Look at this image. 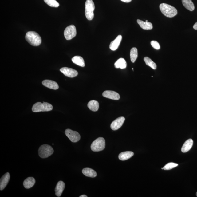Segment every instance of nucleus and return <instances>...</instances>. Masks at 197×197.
Returning <instances> with one entry per match:
<instances>
[{"label": "nucleus", "instance_id": "1", "mask_svg": "<svg viewBox=\"0 0 197 197\" xmlns=\"http://www.w3.org/2000/svg\"><path fill=\"white\" fill-rule=\"evenodd\" d=\"M25 39L29 44L33 46H38L41 43V38L37 33L33 31L27 32Z\"/></svg>", "mask_w": 197, "mask_h": 197}, {"label": "nucleus", "instance_id": "2", "mask_svg": "<svg viewBox=\"0 0 197 197\" xmlns=\"http://www.w3.org/2000/svg\"><path fill=\"white\" fill-rule=\"evenodd\" d=\"M160 9L161 13L167 17L172 18L177 14V11L175 7L166 3L161 4Z\"/></svg>", "mask_w": 197, "mask_h": 197}, {"label": "nucleus", "instance_id": "3", "mask_svg": "<svg viewBox=\"0 0 197 197\" xmlns=\"http://www.w3.org/2000/svg\"><path fill=\"white\" fill-rule=\"evenodd\" d=\"M53 107L47 102H37L33 105L32 108L33 112H49L52 110Z\"/></svg>", "mask_w": 197, "mask_h": 197}, {"label": "nucleus", "instance_id": "4", "mask_svg": "<svg viewBox=\"0 0 197 197\" xmlns=\"http://www.w3.org/2000/svg\"><path fill=\"white\" fill-rule=\"evenodd\" d=\"M95 6L93 0H87L85 3V15L88 20H92L94 16Z\"/></svg>", "mask_w": 197, "mask_h": 197}, {"label": "nucleus", "instance_id": "5", "mask_svg": "<svg viewBox=\"0 0 197 197\" xmlns=\"http://www.w3.org/2000/svg\"><path fill=\"white\" fill-rule=\"evenodd\" d=\"M53 152L54 150L51 146L46 144L41 146L38 150L39 156L43 159L49 157Z\"/></svg>", "mask_w": 197, "mask_h": 197}, {"label": "nucleus", "instance_id": "6", "mask_svg": "<svg viewBox=\"0 0 197 197\" xmlns=\"http://www.w3.org/2000/svg\"><path fill=\"white\" fill-rule=\"evenodd\" d=\"M105 140L104 138L99 137L93 141L91 144V149L93 152L103 151L105 148Z\"/></svg>", "mask_w": 197, "mask_h": 197}, {"label": "nucleus", "instance_id": "7", "mask_svg": "<svg viewBox=\"0 0 197 197\" xmlns=\"http://www.w3.org/2000/svg\"><path fill=\"white\" fill-rule=\"evenodd\" d=\"M77 33L76 27L73 25L67 27L64 32V37L67 40H71L75 37Z\"/></svg>", "mask_w": 197, "mask_h": 197}, {"label": "nucleus", "instance_id": "8", "mask_svg": "<svg viewBox=\"0 0 197 197\" xmlns=\"http://www.w3.org/2000/svg\"><path fill=\"white\" fill-rule=\"evenodd\" d=\"M65 134L66 136L72 142H77L81 139V136L80 134L77 132L75 131L67 129L65 131Z\"/></svg>", "mask_w": 197, "mask_h": 197}, {"label": "nucleus", "instance_id": "9", "mask_svg": "<svg viewBox=\"0 0 197 197\" xmlns=\"http://www.w3.org/2000/svg\"><path fill=\"white\" fill-rule=\"evenodd\" d=\"M60 71L66 77L71 78L77 77L78 74L76 70L68 67L62 68L60 69Z\"/></svg>", "mask_w": 197, "mask_h": 197}, {"label": "nucleus", "instance_id": "10", "mask_svg": "<svg viewBox=\"0 0 197 197\" xmlns=\"http://www.w3.org/2000/svg\"><path fill=\"white\" fill-rule=\"evenodd\" d=\"M125 119L124 117H120L115 120L111 124V128L113 130H116L120 128L124 124Z\"/></svg>", "mask_w": 197, "mask_h": 197}, {"label": "nucleus", "instance_id": "11", "mask_svg": "<svg viewBox=\"0 0 197 197\" xmlns=\"http://www.w3.org/2000/svg\"><path fill=\"white\" fill-rule=\"evenodd\" d=\"M103 96L106 98L114 100H118L120 98V95L116 92L107 90L103 93Z\"/></svg>", "mask_w": 197, "mask_h": 197}, {"label": "nucleus", "instance_id": "12", "mask_svg": "<svg viewBox=\"0 0 197 197\" xmlns=\"http://www.w3.org/2000/svg\"><path fill=\"white\" fill-rule=\"evenodd\" d=\"M10 176V173L7 172L2 177L0 180V190H3L6 187L8 183Z\"/></svg>", "mask_w": 197, "mask_h": 197}, {"label": "nucleus", "instance_id": "13", "mask_svg": "<svg viewBox=\"0 0 197 197\" xmlns=\"http://www.w3.org/2000/svg\"><path fill=\"white\" fill-rule=\"evenodd\" d=\"M42 85L48 88L56 90L59 88V86L55 81L49 80H44L42 82Z\"/></svg>", "mask_w": 197, "mask_h": 197}, {"label": "nucleus", "instance_id": "14", "mask_svg": "<svg viewBox=\"0 0 197 197\" xmlns=\"http://www.w3.org/2000/svg\"><path fill=\"white\" fill-rule=\"evenodd\" d=\"M65 188V184L63 181H58L55 188V194L56 196L60 197Z\"/></svg>", "mask_w": 197, "mask_h": 197}, {"label": "nucleus", "instance_id": "15", "mask_svg": "<svg viewBox=\"0 0 197 197\" xmlns=\"http://www.w3.org/2000/svg\"><path fill=\"white\" fill-rule=\"evenodd\" d=\"M122 39L121 35H119L115 40L111 42L110 48L111 50L115 51L117 49Z\"/></svg>", "mask_w": 197, "mask_h": 197}, {"label": "nucleus", "instance_id": "16", "mask_svg": "<svg viewBox=\"0 0 197 197\" xmlns=\"http://www.w3.org/2000/svg\"><path fill=\"white\" fill-rule=\"evenodd\" d=\"M36 183V180L33 177H29L24 180L23 186L26 189H29L33 186Z\"/></svg>", "mask_w": 197, "mask_h": 197}, {"label": "nucleus", "instance_id": "17", "mask_svg": "<svg viewBox=\"0 0 197 197\" xmlns=\"http://www.w3.org/2000/svg\"><path fill=\"white\" fill-rule=\"evenodd\" d=\"M193 145V141L192 139H189L185 142L181 148V151L183 153H186L191 149Z\"/></svg>", "mask_w": 197, "mask_h": 197}, {"label": "nucleus", "instance_id": "18", "mask_svg": "<svg viewBox=\"0 0 197 197\" xmlns=\"http://www.w3.org/2000/svg\"><path fill=\"white\" fill-rule=\"evenodd\" d=\"M134 153L132 151H126L122 152L119 155V159L122 161H125L130 159L133 156Z\"/></svg>", "mask_w": 197, "mask_h": 197}, {"label": "nucleus", "instance_id": "19", "mask_svg": "<svg viewBox=\"0 0 197 197\" xmlns=\"http://www.w3.org/2000/svg\"><path fill=\"white\" fill-rule=\"evenodd\" d=\"M137 22L140 27L142 29L146 30H151L153 29V25L152 23L149 22H144V21L138 19Z\"/></svg>", "mask_w": 197, "mask_h": 197}, {"label": "nucleus", "instance_id": "20", "mask_svg": "<svg viewBox=\"0 0 197 197\" xmlns=\"http://www.w3.org/2000/svg\"><path fill=\"white\" fill-rule=\"evenodd\" d=\"M72 61L74 64L80 66L81 67H85V65L84 60L81 56H74L72 59Z\"/></svg>", "mask_w": 197, "mask_h": 197}, {"label": "nucleus", "instance_id": "21", "mask_svg": "<svg viewBox=\"0 0 197 197\" xmlns=\"http://www.w3.org/2000/svg\"><path fill=\"white\" fill-rule=\"evenodd\" d=\"M82 173L86 176L94 178L97 176V173L93 169L89 168H85L82 170Z\"/></svg>", "mask_w": 197, "mask_h": 197}, {"label": "nucleus", "instance_id": "22", "mask_svg": "<svg viewBox=\"0 0 197 197\" xmlns=\"http://www.w3.org/2000/svg\"><path fill=\"white\" fill-rule=\"evenodd\" d=\"M87 106L93 112H97L99 108V103L97 101L91 100L89 101Z\"/></svg>", "mask_w": 197, "mask_h": 197}, {"label": "nucleus", "instance_id": "23", "mask_svg": "<svg viewBox=\"0 0 197 197\" xmlns=\"http://www.w3.org/2000/svg\"><path fill=\"white\" fill-rule=\"evenodd\" d=\"M115 67L116 68H120L124 69L127 67V63L124 58H120L117 60L114 64Z\"/></svg>", "mask_w": 197, "mask_h": 197}, {"label": "nucleus", "instance_id": "24", "mask_svg": "<svg viewBox=\"0 0 197 197\" xmlns=\"http://www.w3.org/2000/svg\"><path fill=\"white\" fill-rule=\"evenodd\" d=\"M183 5L187 9L193 11L195 9V6L192 0H182Z\"/></svg>", "mask_w": 197, "mask_h": 197}, {"label": "nucleus", "instance_id": "25", "mask_svg": "<svg viewBox=\"0 0 197 197\" xmlns=\"http://www.w3.org/2000/svg\"><path fill=\"white\" fill-rule=\"evenodd\" d=\"M130 59L132 63L135 62L138 57V50L136 48H132L130 52Z\"/></svg>", "mask_w": 197, "mask_h": 197}, {"label": "nucleus", "instance_id": "26", "mask_svg": "<svg viewBox=\"0 0 197 197\" xmlns=\"http://www.w3.org/2000/svg\"><path fill=\"white\" fill-rule=\"evenodd\" d=\"M144 61L145 62V63L147 65L149 66V67H151L152 69L155 70L156 69L157 65L154 62L151 58L146 57L144 58Z\"/></svg>", "mask_w": 197, "mask_h": 197}, {"label": "nucleus", "instance_id": "27", "mask_svg": "<svg viewBox=\"0 0 197 197\" xmlns=\"http://www.w3.org/2000/svg\"><path fill=\"white\" fill-rule=\"evenodd\" d=\"M45 2L50 7H58L60 4L56 0H44Z\"/></svg>", "mask_w": 197, "mask_h": 197}, {"label": "nucleus", "instance_id": "28", "mask_svg": "<svg viewBox=\"0 0 197 197\" xmlns=\"http://www.w3.org/2000/svg\"><path fill=\"white\" fill-rule=\"evenodd\" d=\"M178 166V164L176 163H169L167 164L163 167V169L165 170H171L176 167Z\"/></svg>", "mask_w": 197, "mask_h": 197}, {"label": "nucleus", "instance_id": "29", "mask_svg": "<svg viewBox=\"0 0 197 197\" xmlns=\"http://www.w3.org/2000/svg\"><path fill=\"white\" fill-rule=\"evenodd\" d=\"M151 44V45L156 50H159L160 48V46L159 42L156 41H152Z\"/></svg>", "mask_w": 197, "mask_h": 197}, {"label": "nucleus", "instance_id": "30", "mask_svg": "<svg viewBox=\"0 0 197 197\" xmlns=\"http://www.w3.org/2000/svg\"><path fill=\"white\" fill-rule=\"evenodd\" d=\"M121 1L124 2L129 3L132 1V0H121Z\"/></svg>", "mask_w": 197, "mask_h": 197}, {"label": "nucleus", "instance_id": "31", "mask_svg": "<svg viewBox=\"0 0 197 197\" xmlns=\"http://www.w3.org/2000/svg\"><path fill=\"white\" fill-rule=\"evenodd\" d=\"M193 28L195 29V30H197V22L195 23L194 26H193Z\"/></svg>", "mask_w": 197, "mask_h": 197}, {"label": "nucleus", "instance_id": "32", "mask_svg": "<svg viewBox=\"0 0 197 197\" xmlns=\"http://www.w3.org/2000/svg\"><path fill=\"white\" fill-rule=\"evenodd\" d=\"M80 197H87V196L86 195H82L80 196Z\"/></svg>", "mask_w": 197, "mask_h": 197}, {"label": "nucleus", "instance_id": "33", "mask_svg": "<svg viewBox=\"0 0 197 197\" xmlns=\"http://www.w3.org/2000/svg\"><path fill=\"white\" fill-rule=\"evenodd\" d=\"M132 71H134V69L133 68H132Z\"/></svg>", "mask_w": 197, "mask_h": 197}, {"label": "nucleus", "instance_id": "34", "mask_svg": "<svg viewBox=\"0 0 197 197\" xmlns=\"http://www.w3.org/2000/svg\"><path fill=\"white\" fill-rule=\"evenodd\" d=\"M146 22H148V20H146Z\"/></svg>", "mask_w": 197, "mask_h": 197}, {"label": "nucleus", "instance_id": "35", "mask_svg": "<svg viewBox=\"0 0 197 197\" xmlns=\"http://www.w3.org/2000/svg\"><path fill=\"white\" fill-rule=\"evenodd\" d=\"M196 196H197V192H196Z\"/></svg>", "mask_w": 197, "mask_h": 197}, {"label": "nucleus", "instance_id": "36", "mask_svg": "<svg viewBox=\"0 0 197 197\" xmlns=\"http://www.w3.org/2000/svg\"><path fill=\"white\" fill-rule=\"evenodd\" d=\"M161 169H163V168H162Z\"/></svg>", "mask_w": 197, "mask_h": 197}]
</instances>
